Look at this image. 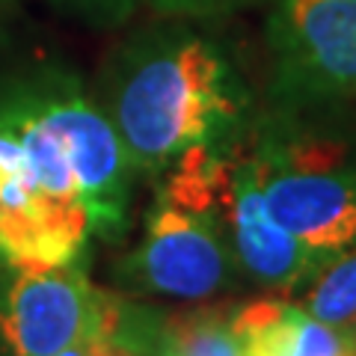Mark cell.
<instances>
[{
  "mask_svg": "<svg viewBox=\"0 0 356 356\" xmlns=\"http://www.w3.org/2000/svg\"><path fill=\"white\" fill-rule=\"evenodd\" d=\"M154 6L166 15H178V18H208L217 13H226L238 3V0H152Z\"/></svg>",
  "mask_w": 356,
  "mask_h": 356,
  "instance_id": "11",
  "label": "cell"
},
{
  "mask_svg": "<svg viewBox=\"0 0 356 356\" xmlns=\"http://www.w3.org/2000/svg\"><path fill=\"white\" fill-rule=\"evenodd\" d=\"M226 154L193 149L178 161L146 217L143 241L116 261L131 294L205 300L232 282L238 267L222 217Z\"/></svg>",
  "mask_w": 356,
  "mask_h": 356,
  "instance_id": "2",
  "label": "cell"
},
{
  "mask_svg": "<svg viewBox=\"0 0 356 356\" xmlns=\"http://www.w3.org/2000/svg\"><path fill=\"white\" fill-rule=\"evenodd\" d=\"M232 330L243 356H356L348 327L276 297L232 306Z\"/></svg>",
  "mask_w": 356,
  "mask_h": 356,
  "instance_id": "9",
  "label": "cell"
},
{
  "mask_svg": "<svg viewBox=\"0 0 356 356\" xmlns=\"http://www.w3.org/2000/svg\"><path fill=\"white\" fill-rule=\"evenodd\" d=\"M3 267L0 348L6 356H57L102 327L104 291L81 264Z\"/></svg>",
  "mask_w": 356,
  "mask_h": 356,
  "instance_id": "5",
  "label": "cell"
},
{
  "mask_svg": "<svg viewBox=\"0 0 356 356\" xmlns=\"http://www.w3.org/2000/svg\"><path fill=\"white\" fill-rule=\"evenodd\" d=\"M15 86L57 140L74 175L92 235L104 241L122 238L128 229L131 187L137 172L113 119L89 102L72 74L42 72L21 77Z\"/></svg>",
  "mask_w": 356,
  "mask_h": 356,
  "instance_id": "3",
  "label": "cell"
},
{
  "mask_svg": "<svg viewBox=\"0 0 356 356\" xmlns=\"http://www.w3.org/2000/svg\"><path fill=\"white\" fill-rule=\"evenodd\" d=\"M341 327H348V332H350V339H353V344H356V318H350L348 324H341Z\"/></svg>",
  "mask_w": 356,
  "mask_h": 356,
  "instance_id": "14",
  "label": "cell"
},
{
  "mask_svg": "<svg viewBox=\"0 0 356 356\" xmlns=\"http://www.w3.org/2000/svg\"><path fill=\"white\" fill-rule=\"evenodd\" d=\"M267 42L280 107L356 102V0H280L267 21Z\"/></svg>",
  "mask_w": 356,
  "mask_h": 356,
  "instance_id": "4",
  "label": "cell"
},
{
  "mask_svg": "<svg viewBox=\"0 0 356 356\" xmlns=\"http://www.w3.org/2000/svg\"><path fill=\"white\" fill-rule=\"evenodd\" d=\"M264 205L273 220L332 264L356 252V166H291L255 146Z\"/></svg>",
  "mask_w": 356,
  "mask_h": 356,
  "instance_id": "7",
  "label": "cell"
},
{
  "mask_svg": "<svg viewBox=\"0 0 356 356\" xmlns=\"http://www.w3.org/2000/svg\"><path fill=\"white\" fill-rule=\"evenodd\" d=\"M83 3H95V6H119V9H125V6L134 3V0H83Z\"/></svg>",
  "mask_w": 356,
  "mask_h": 356,
  "instance_id": "13",
  "label": "cell"
},
{
  "mask_svg": "<svg viewBox=\"0 0 356 356\" xmlns=\"http://www.w3.org/2000/svg\"><path fill=\"white\" fill-rule=\"evenodd\" d=\"M92 235L77 199L39 184L27 149L0 131V261L30 267L77 264Z\"/></svg>",
  "mask_w": 356,
  "mask_h": 356,
  "instance_id": "6",
  "label": "cell"
},
{
  "mask_svg": "<svg viewBox=\"0 0 356 356\" xmlns=\"http://www.w3.org/2000/svg\"><path fill=\"white\" fill-rule=\"evenodd\" d=\"M243 113L226 57L199 36H163L131 51L110 119L137 175H163L193 149L220 152Z\"/></svg>",
  "mask_w": 356,
  "mask_h": 356,
  "instance_id": "1",
  "label": "cell"
},
{
  "mask_svg": "<svg viewBox=\"0 0 356 356\" xmlns=\"http://www.w3.org/2000/svg\"><path fill=\"white\" fill-rule=\"evenodd\" d=\"M303 306L315 318L339 327L356 318V252L341 255L315 276Z\"/></svg>",
  "mask_w": 356,
  "mask_h": 356,
  "instance_id": "10",
  "label": "cell"
},
{
  "mask_svg": "<svg viewBox=\"0 0 356 356\" xmlns=\"http://www.w3.org/2000/svg\"><path fill=\"white\" fill-rule=\"evenodd\" d=\"M92 356H143V353L125 348V344H119L116 339H110V336H104V332L98 330L95 339H92Z\"/></svg>",
  "mask_w": 356,
  "mask_h": 356,
  "instance_id": "12",
  "label": "cell"
},
{
  "mask_svg": "<svg viewBox=\"0 0 356 356\" xmlns=\"http://www.w3.org/2000/svg\"><path fill=\"white\" fill-rule=\"evenodd\" d=\"M222 217L229 226L235 259L252 280H259L267 288L294 291L306 282H315V276L330 267L267 211L255 149L243 154H226Z\"/></svg>",
  "mask_w": 356,
  "mask_h": 356,
  "instance_id": "8",
  "label": "cell"
}]
</instances>
